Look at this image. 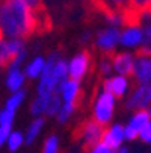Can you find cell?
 Here are the masks:
<instances>
[{"mask_svg":"<svg viewBox=\"0 0 151 153\" xmlns=\"http://www.w3.org/2000/svg\"><path fill=\"white\" fill-rule=\"evenodd\" d=\"M24 100H26V90H20L17 93H11V96L5 102V108L8 109V111H12V112L17 114V111L23 106Z\"/></svg>","mask_w":151,"mask_h":153,"instance_id":"cell-21","label":"cell"},{"mask_svg":"<svg viewBox=\"0 0 151 153\" xmlns=\"http://www.w3.org/2000/svg\"><path fill=\"white\" fill-rule=\"evenodd\" d=\"M103 134H104V126L98 124L95 120L85 121L79 129V138L82 144L89 149L98 144L100 141H103Z\"/></svg>","mask_w":151,"mask_h":153,"instance_id":"cell-10","label":"cell"},{"mask_svg":"<svg viewBox=\"0 0 151 153\" xmlns=\"http://www.w3.org/2000/svg\"><path fill=\"white\" fill-rule=\"evenodd\" d=\"M132 76L138 83H151V56L138 53Z\"/></svg>","mask_w":151,"mask_h":153,"instance_id":"cell-13","label":"cell"},{"mask_svg":"<svg viewBox=\"0 0 151 153\" xmlns=\"http://www.w3.org/2000/svg\"><path fill=\"white\" fill-rule=\"evenodd\" d=\"M26 73L24 67H8L6 77H5V85L11 93H17L20 90H24L23 86L26 83Z\"/></svg>","mask_w":151,"mask_h":153,"instance_id":"cell-16","label":"cell"},{"mask_svg":"<svg viewBox=\"0 0 151 153\" xmlns=\"http://www.w3.org/2000/svg\"><path fill=\"white\" fill-rule=\"evenodd\" d=\"M135 55L132 52H118L113 53L112 59V67L115 74H122V76H132L133 67H135Z\"/></svg>","mask_w":151,"mask_h":153,"instance_id":"cell-12","label":"cell"},{"mask_svg":"<svg viewBox=\"0 0 151 153\" xmlns=\"http://www.w3.org/2000/svg\"><path fill=\"white\" fill-rule=\"evenodd\" d=\"M151 121V109H139L135 111L133 115L130 117L128 123L124 126V132H125V140L127 141H135L139 138L141 130Z\"/></svg>","mask_w":151,"mask_h":153,"instance_id":"cell-7","label":"cell"},{"mask_svg":"<svg viewBox=\"0 0 151 153\" xmlns=\"http://www.w3.org/2000/svg\"><path fill=\"white\" fill-rule=\"evenodd\" d=\"M144 44V26L139 21H130L121 29V41L119 46L125 50L141 49Z\"/></svg>","mask_w":151,"mask_h":153,"instance_id":"cell-5","label":"cell"},{"mask_svg":"<svg viewBox=\"0 0 151 153\" xmlns=\"http://www.w3.org/2000/svg\"><path fill=\"white\" fill-rule=\"evenodd\" d=\"M82 94V85L80 80H74V79H67L60 85L59 88V96L62 99V103H73L77 105L79 99Z\"/></svg>","mask_w":151,"mask_h":153,"instance_id":"cell-15","label":"cell"},{"mask_svg":"<svg viewBox=\"0 0 151 153\" xmlns=\"http://www.w3.org/2000/svg\"><path fill=\"white\" fill-rule=\"evenodd\" d=\"M26 144V138H24V134L23 132H20V130H11V134L6 140V147L9 152H17L20 150L21 147H23Z\"/></svg>","mask_w":151,"mask_h":153,"instance_id":"cell-22","label":"cell"},{"mask_svg":"<svg viewBox=\"0 0 151 153\" xmlns=\"http://www.w3.org/2000/svg\"><path fill=\"white\" fill-rule=\"evenodd\" d=\"M68 64L60 56L59 52H53L47 58L46 68L36 85V96L42 99H50L53 94L59 93L60 85L68 79Z\"/></svg>","mask_w":151,"mask_h":153,"instance_id":"cell-2","label":"cell"},{"mask_svg":"<svg viewBox=\"0 0 151 153\" xmlns=\"http://www.w3.org/2000/svg\"><path fill=\"white\" fill-rule=\"evenodd\" d=\"M83 2H89V3H94V5H97V0H83Z\"/></svg>","mask_w":151,"mask_h":153,"instance_id":"cell-35","label":"cell"},{"mask_svg":"<svg viewBox=\"0 0 151 153\" xmlns=\"http://www.w3.org/2000/svg\"><path fill=\"white\" fill-rule=\"evenodd\" d=\"M91 39H92V33H91L89 30L83 32V33H82V36H80V41L83 42V44H85V42H88V41H91Z\"/></svg>","mask_w":151,"mask_h":153,"instance_id":"cell-31","label":"cell"},{"mask_svg":"<svg viewBox=\"0 0 151 153\" xmlns=\"http://www.w3.org/2000/svg\"><path fill=\"white\" fill-rule=\"evenodd\" d=\"M46 64H47V58L44 56H35L32 58L26 65H24V73H26V77L27 79H39L42 71L46 68Z\"/></svg>","mask_w":151,"mask_h":153,"instance_id":"cell-18","label":"cell"},{"mask_svg":"<svg viewBox=\"0 0 151 153\" xmlns=\"http://www.w3.org/2000/svg\"><path fill=\"white\" fill-rule=\"evenodd\" d=\"M115 153H128V149H127V146H121Z\"/></svg>","mask_w":151,"mask_h":153,"instance_id":"cell-33","label":"cell"},{"mask_svg":"<svg viewBox=\"0 0 151 153\" xmlns=\"http://www.w3.org/2000/svg\"><path fill=\"white\" fill-rule=\"evenodd\" d=\"M27 52L26 50V42L24 39H17V38H3L0 36V70L8 68L11 61Z\"/></svg>","mask_w":151,"mask_h":153,"instance_id":"cell-6","label":"cell"},{"mask_svg":"<svg viewBox=\"0 0 151 153\" xmlns=\"http://www.w3.org/2000/svg\"><path fill=\"white\" fill-rule=\"evenodd\" d=\"M44 124H46L44 117H35V118L30 121V124H29L27 129H26V134H24V138H26V144H27V146L33 144V143L38 140V137H39L41 132H42V129H44Z\"/></svg>","mask_w":151,"mask_h":153,"instance_id":"cell-19","label":"cell"},{"mask_svg":"<svg viewBox=\"0 0 151 153\" xmlns=\"http://www.w3.org/2000/svg\"><path fill=\"white\" fill-rule=\"evenodd\" d=\"M89 153H115V150L110 149L106 143L100 141L98 144H95V146H92V147L89 149Z\"/></svg>","mask_w":151,"mask_h":153,"instance_id":"cell-28","label":"cell"},{"mask_svg":"<svg viewBox=\"0 0 151 153\" xmlns=\"http://www.w3.org/2000/svg\"><path fill=\"white\" fill-rule=\"evenodd\" d=\"M139 140L145 144H151V121L141 130V134H139Z\"/></svg>","mask_w":151,"mask_h":153,"instance_id":"cell-29","label":"cell"},{"mask_svg":"<svg viewBox=\"0 0 151 153\" xmlns=\"http://www.w3.org/2000/svg\"><path fill=\"white\" fill-rule=\"evenodd\" d=\"M128 12L132 15V21H148L151 18V0H132Z\"/></svg>","mask_w":151,"mask_h":153,"instance_id":"cell-17","label":"cell"},{"mask_svg":"<svg viewBox=\"0 0 151 153\" xmlns=\"http://www.w3.org/2000/svg\"><path fill=\"white\" fill-rule=\"evenodd\" d=\"M144 26V44L139 49V53L151 56V21L141 23Z\"/></svg>","mask_w":151,"mask_h":153,"instance_id":"cell-23","label":"cell"},{"mask_svg":"<svg viewBox=\"0 0 151 153\" xmlns=\"http://www.w3.org/2000/svg\"><path fill=\"white\" fill-rule=\"evenodd\" d=\"M11 130L9 127H0V149H2L3 146H6V140L11 134Z\"/></svg>","mask_w":151,"mask_h":153,"instance_id":"cell-30","label":"cell"},{"mask_svg":"<svg viewBox=\"0 0 151 153\" xmlns=\"http://www.w3.org/2000/svg\"><path fill=\"white\" fill-rule=\"evenodd\" d=\"M3 123V112H2V109H0V126H2Z\"/></svg>","mask_w":151,"mask_h":153,"instance_id":"cell-34","label":"cell"},{"mask_svg":"<svg viewBox=\"0 0 151 153\" xmlns=\"http://www.w3.org/2000/svg\"><path fill=\"white\" fill-rule=\"evenodd\" d=\"M98 70H100L101 76H104V79H106V77H109V76H112V73H113L112 59H110V58H107V56L101 58V61L98 62Z\"/></svg>","mask_w":151,"mask_h":153,"instance_id":"cell-27","label":"cell"},{"mask_svg":"<svg viewBox=\"0 0 151 153\" xmlns=\"http://www.w3.org/2000/svg\"><path fill=\"white\" fill-rule=\"evenodd\" d=\"M103 88L113 94L116 99H122L130 91V79H128V76L122 74H112L104 79Z\"/></svg>","mask_w":151,"mask_h":153,"instance_id":"cell-11","label":"cell"},{"mask_svg":"<svg viewBox=\"0 0 151 153\" xmlns=\"http://www.w3.org/2000/svg\"><path fill=\"white\" fill-rule=\"evenodd\" d=\"M41 8L23 0H0V36L26 39L42 25Z\"/></svg>","mask_w":151,"mask_h":153,"instance_id":"cell-1","label":"cell"},{"mask_svg":"<svg viewBox=\"0 0 151 153\" xmlns=\"http://www.w3.org/2000/svg\"><path fill=\"white\" fill-rule=\"evenodd\" d=\"M67 64H68V76H70V79L82 80L91 70V53L86 52V50L79 52L70 61H67Z\"/></svg>","mask_w":151,"mask_h":153,"instance_id":"cell-9","label":"cell"},{"mask_svg":"<svg viewBox=\"0 0 151 153\" xmlns=\"http://www.w3.org/2000/svg\"><path fill=\"white\" fill-rule=\"evenodd\" d=\"M115 106L116 97L109 91H106L104 88H101L100 91H97L92 103V120H95L101 126H107L113 118Z\"/></svg>","mask_w":151,"mask_h":153,"instance_id":"cell-3","label":"cell"},{"mask_svg":"<svg viewBox=\"0 0 151 153\" xmlns=\"http://www.w3.org/2000/svg\"><path fill=\"white\" fill-rule=\"evenodd\" d=\"M23 2L29 3V5L33 6V8H41V0H23Z\"/></svg>","mask_w":151,"mask_h":153,"instance_id":"cell-32","label":"cell"},{"mask_svg":"<svg viewBox=\"0 0 151 153\" xmlns=\"http://www.w3.org/2000/svg\"><path fill=\"white\" fill-rule=\"evenodd\" d=\"M125 106L132 111L148 109L151 106V83H138L136 88L128 94Z\"/></svg>","mask_w":151,"mask_h":153,"instance_id":"cell-8","label":"cell"},{"mask_svg":"<svg viewBox=\"0 0 151 153\" xmlns=\"http://www.w3.org/2000/svg\"><path fill=\"white\" fill-rule=\"evenodd\" d=\"M101 11H130L132 0H97Z\"/></svg>","mask_w":151,"mask_h":153,"instance_id":"cell-20","label":"cell"},{"mask_svg":"<svg viewBox=\"0 0 151 153\" xmlns=\"http://www.w3.org/2000/svg\"><path fill=\"white\" fill-rule=\"evenodd\" d=\"M60 108H62V99H60L59 93H56V94H53V96L49 99L46 117H56L57 112L60 111Z\"/></svg>","mask_w":151,"mask_h":153,"instance_id":"cell-25","label":"cell"},{"mask_svg":"<svg viewBox=\"0 0 151 153\" xmlns=\"http://www.w3.org/2000/svg\"><path fill=\"white\" fill-rule=\"evenodd\" d=\"M124 141L125 140V132H124V126L122 124H110L104 127V134H103V143H106L110 149H113L115 152L124 146Z\"/></svg>","mask_w":151,"mask_h":153,"instance_id":"cell-14","label":"cell"},{"mask_svg":"<svg viewBox=\"0 0 151 153\" xmlns=\"http://www.w3.org/2000/svg\"><path fill=\"white\" fill-rule=\"evenodd\" d=\"M76 108L77 105H73V103H62V108H60V111L57 112L56 118L59 123H68L71 120V117L74 115L76 112Z\"/></svg>","mask_w":151,"mask_h":153,"instance_id":"cell-24","label":"cell"},{"mask_svg":"<svg viewBox=\"0 0 151 153\" xmlns=\"http://www.w3.org/2000/svg\"><path fill=\"white\" fill-rule=\"evenodd\" d=\"M60 143L56 135H49L42 144V153H59Z\"/></svg>","mask_w":151,"mask_h":153,"instance_id":"cell-26","label":"cell"},{"mask_svg":"<svg viewBox=\"0 0 151 153\" xmlns=\"http://www.w3.org/2000/svg\"><path fill=\"white\" fill-rule=\"evenodd\" d=\"M121 41V29L106 26L101 30H98L94 36V46L98 52H101L104 56H109L115 53V50L119 46Z\"/></svg>","mask_w":151,"mask_h":153,"instance_id":"cell-4","label":"cell"}]
</instances>
